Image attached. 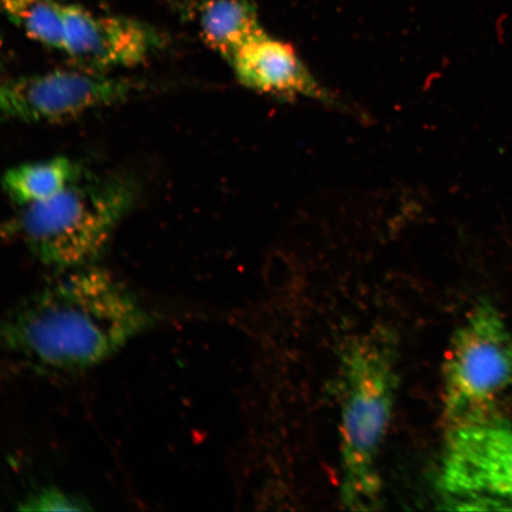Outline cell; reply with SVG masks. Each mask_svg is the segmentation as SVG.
Here are the masks:
<instances>
[{
  "label": "cell",
  "instance_id": "obj_7",
  "mask_svg": "<svg viewBox=\"0 0 512 512\" xmlns=\"http://www.w3.org/2000/svg\"><path fill=\"white\" fill-rule=\"evenodd\" d=\"M160 47V36L143 22L64 6V53L86 69L133 67Z\"/></svg>",
  "mask_w": 512,
  "mask_h": 512
},
{
  "label": "cell",
  "instance_id": "obj_5",
  "mask_svg": "<svg viewBox=\"0 0 512 512\" xmlns=\"http://www.w3.org/2000/svg\"><path fill=\"white\" fill-rule=\"evenodd\" d=\"M438 486L447 509L512 510V425L491 416L451 426Z\"/></svg>",
  "mask_w": 512,
  "mask_h": 512
},
{
  "label": "cell",
  "instance_id": "obj_1",
  "mask_svg": "<svg viewBox=\"0 0 512 512\" xmlns=\"http://www.w3.org/2000/svg\"><path fill=\"white\" fill-rule=\"evenodd\" d=\"M151 324L124 284L89 265L12 307L0 319V345L37 369L74 373L110 360Z\"/></svg>",
  "mask_w": 512,
  "mask_h": 512
},
{
  "label": "cell",
  "instance_id": "obj_3",
  "mask_svg": "<svg viewBox=\"0 0 512 512\" xmlns=\"http://www.w3.org/2000/svg\"><path fill=\"white\" fill-rule=\"evenodd\" d=\"M136 200L121 177L70 184L49 200L24 207L16 230L44 265L66 272L92 265Z\"/></svg>",
  "mask_w": 512,
  "mask_h": 512
},
{
  "label": "cell",
  "instance_id": "obj_9",
  "mask_svg": "<svg viewBox=\"0 0 512 512\" xmlns=\"http://www.w3.org/2000/svg\"><path fill=\"white\" fill-rule=\"evenodd\" d=\"M190 9L204 42L227 61L264 32L252 0H191Z\"/></svg>",
  "mask_w": 512,
  "mask_h": 512
},
{
  "label": "cell",
  "instance_id": "obj_10",
  "mask_svg": "<svg viewBox=\"0 0 512 512\" xmlns=\"http://www.w3.org/2000/svg\"><path fill=\"white\" fill-rule=\"evenodd\" d=\"M80 177L78 165L68 158L56 157L15 166L4 175L3 188L12 201L24 208L60 194Z\"/></svg>",
  "mask_w": 512,
  "mask_h": 512
},
{
  "label": "cell",
  "instance_id": "obj_4",
  "mask_svg": "<svg viewBox=\"0 0 512 512\" xmlns=\"http://www.w3.org/2000/svg\"><path fill=\"white\" fill-rule=\"evenodd\" d=\"M448 426L495 416L512 395V331L489 300H480L458 326L443 370Z\"/></svg>",
  "mask_w": 512,
  "mask_h": 512
},
{
  "label": "cell",
  "instance_id": "obj_2",
  "mask_svg": "<svg viewBox=\"0 0 512 512\" xmlns=\"http://www.w3.org/2000/svg\"><path fill=\"white\" fill-rule=\"evenodd\" d=\"M398 342L377 328L350 342L342 354V502L350 510H379L377 460L398 389Z\"/></svg>",
  "mask_w": 512,
  "mask_h": 512
},
{
  "label": "cell",
  "instance_id": "obj_6",
  "mask_svg": "<svg viewBox=\"0 0 512 512\" xmlns=\"http://www.w3.org/2000/svg\"><path fill=\"white\" fill-rule=\"evenodd\" d=\"M134 85L91 69H61L0 86V112L27 123L76 117L127 98Z\"/></svg>",
  "mask_w": 512,
  "mask_h": 512
},
{
  "label": "cell",
  "instance_id": "obj_8",
  "mask_svg": "<svg viewBox=\"0 0 512 512\" xmlns=\"http://www.w3.org/2000/svg\"><path fill=\"white\" fill-rule=\"evenodd\" d=\"M243 86L259 93L334 105L336 98L312 75L290 44L261 32L228 60Z\"/></svg>",
  "mask_w": 512,
  "mask_h": 512
},
{
  "label": "cell",
  "instance_id": "obj_12",
  "mask_svg": "<svg viewBox=\"0 0 512 512\" xmlns=\"http://www.w3.org/2000/svg\"><path fill=\"white\" fill-rule=\"evenodd\" d=\"M19 510L29 511H80L88 510L85 501L74 495L68 494L54 486H47V488L37 489L31 492L23 499L21 504L18 505Z\"/></svg>",
  "mask_w": 512,
  "mask_h": 512
},
{
  "label": "cell",
  "instance_id": "obj_11",
  "mask_svg": "<svg viewBox=\"0 0 512 512\" xmlns=\"http://www.w3.org/2000/svg\"><path fill=\"white\" fill-rule=\"evenodd\" d=\"M64 6L59 0H0V12L31 40L63 50Z\"/></svg>",
  "mask_w": 512,
  "mask_h": 512
}]
</instances>
